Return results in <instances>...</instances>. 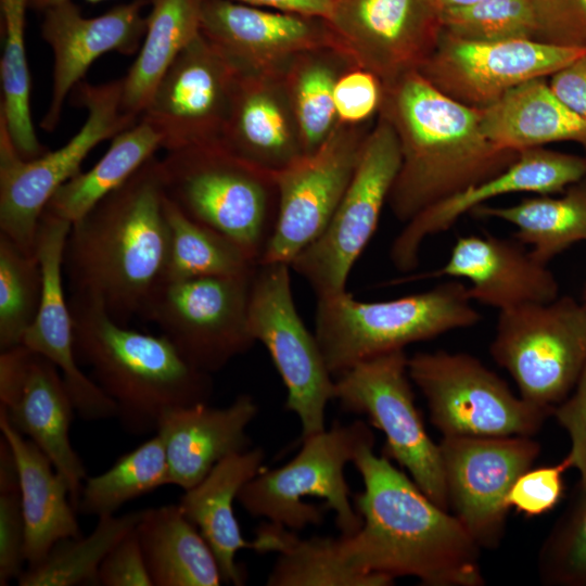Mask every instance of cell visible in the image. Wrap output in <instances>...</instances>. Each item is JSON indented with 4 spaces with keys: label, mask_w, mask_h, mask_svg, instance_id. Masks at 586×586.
<instances>
[{
    "label": "cell",
    "mask_w": 586,
    "mask_h": 586,
    "mask_svg": "<svg viewBox=\"0 0 586 586\" xmlns=\"http://www.w3.org/2000/svg\"><path fill=\"white\" fill-rule=\"evenodd\" d=\"M324 22L335 46L383 85L419 71L443 34L433 0H334Z\"/></svg>",
    "instance_id": "cell-17"
},
{
    "label": "cell",
    "mask_w": 586,
    "mask_h": 586,
    "mask_svg": "<svg viewBox=\"0 0 586 586\" xmlns=\"http://www.w3.org/2000/svg\"><path fill=\"white\" fill-rule=\"evenodd\" d=\"M143 510L100 517L88 536L80 535L58 542L40 562L22 572L17 578L18 585H98V571L103 559L137 526Z\"/></svg>",
    "instance_id": "cell-39"
},
{
    "label": "cell",
    "mask_w": 586,
    "mask_h": 586,
    "mask_svg": "<svg viewBox=\"0 0 586 586\" xmlns=\"http://www.w3.org/2000/svg\"><path fill=\"white\" fill-rule=\"evenodd\" d=\"M581 144L586 149V137L582 140Z\"/></svg>",
    "instance_id": "cell-54"
},
{
    "label": "cell",
    "mask_w": 586,
    "mask_h": 586,
    "mask_svg": "<svg viewBox=\"0 0 586 586\" xmlns=\"http://www.w3.org/2000/svg\"><path fill=\"white\" fill-rule=\"evenodd\" d=\"M443 31L471 41L536 40L533 0H482L441 12Z\"/></svg>",
    "instance_id": "cell-42"
},
{
    "label": "cell",
    "mask_w": 586,
    "mask_h": 586,
    "mask_svg": "<svg viewBox=\"0 0 586 586\" xmlns=\"http://www.w3.org/2000/svg\"><path fill=\"white\" fill-rule=\"evenodd\" d=\"M334 399L344 411L366 415L385 436L382 455L449 510L440 445L429 436L416 407L405 349L367 359L337 375Z\"/></svg>",
    "instance_id": "cell-12"
},
{
    "label": "cell",
    "mask_w": 586,
    "mask_h": 586,
    "mask_svg": "<svg viewBox=\"0 0 586 586\" xmlns=\"http://www.w3.org/2000/svg\"><path fill=\"white\" fill-rule=\"evenodd\" d=\"M538 572L545 584L586 586V484L542 546Z\"/></svg>",
    "instance_id": "cell-43"
},
{
    "label": "cell",
    "mask_w": 586,
    "mask_h": 586,
    "mask_svg": "<svg viewBox=\"0 0 586 586\" xmlns=\"http://www.w3.org/2000/svg\"><path fill=\"white\" fill-rule=\"evenodd\" d=\"M0 411L64 476L76 509L87 471L69 440L76 410L56 366L24 344L1 351Z\"/></svg>",
    "instance_id": "cell-20"
},
{
    "label": "cell",
    "mask_w": 586,
    "mask_h": 586,
    "mask_svg": "<svg viewBox=\"0 0 586 586\" xmlns=\"http://www.w3.org/2000/svg\"><path fill=\"white\" fill-rule=\"evenodd\" d=\"M239 74L201 33L166 71L139 119L165 151L220 143Z\"/></svg>",
    "instance_id": "cell-16"
},
{
    "label": "cell",
    "mask_w": 586,
    "mask_h": 586,
    "mask_svg": "<svg viewBox=\"0 0 586 586\" xmlns=\"http://www.w3.org/2000/svg\"><path fill=\"white\" fill-rule=\"evenodd\" d=\"M481 129L496 148L521 153L557 141L581 143L586 119L563 104L544 78H535L481 109Z\"/></svg>",
    "instance_id": "cell-30"
},
{
    "label": "cell",
    "mask_w": 586,
    "mask_h": 586,
    "mask_svg": "<svg viewBox=\"0 0 586 586\" xmlns=\"http://www.w3.org/2000/svg\"><path fill=\"white\" fill-rule=\"evenodd\" d=\"M585 53L586 48L532 39L471 41L443 31L437 47L418 72L451 99L484 109L510 89L551 76Z\"/></svg>",
    "instance_id": "cell-19"
},
{
    "label": "cell",
    "mask_w": 586,
    "mask_h": 586,
    "mask_svg": "<svg viewBox=\"0 0 586 586\" xmlns=\"http://www.w3.org/2000/svg\"><path fill=\"white\" fill-rule=\"evenodd\" d=\"M373 446L362 447L353 461L364 491L354 497L360 528L341 535L351 562L371 574L413 576L429 586L484 585L481 547L462 523Z\"/></svg>",
    "instance_id": "cell-1"
},
{
    "label": "cell",
    "mask_w": 586,
    "mask_h": 586,
    "mask_svg": "<svg viewBox=\"0 0 586 586\" xmlns=\"http://www.w3.org/2000/svg\"><path fill=\"white\" fill-rule=\"evenodd\" d=\"M489 351L522 398L553 410L586 365V303L558 296L499 311Z\"/></svg>",
    "instance_id": "cell-9"
},
{
    "label": "cell",
    "mask_w": 586,
    "mask_h": 586,
    "mask_svg": "<svg viewBox=\"0 0 586 586\" xmlns=\"http://www.w3.org/2000/svg\"><path fill=\"white\" fill-rule=\"evenodd\" d=\"M71 227L72 222L47 212L40 218L36 254L42 271V296L22 344L56 366L81 419L116 418L115 403L82 372L75 353L73 318L63 284L64 247Z\"/></svg>",
    "instance_id": "cell-23"
},
{
    "label": "cell",
    "mask_w": 586,
    "mask_h": 586,
    "mask_svg": "<svg viewBox=\"0 0 586 586\" xmlns=\"http://www.w3.org/2000/svg\"><path fill=\"white\" fill-rule=\"evenodd\" d=\"M291 266L258 264L252 278L249 326L281 377L285 408L301 423V441L326 430V408L334 399V380L319 344L300 317L291 288Z\"/></svg>",
    "instance_id": "cell-13"
},
{
    "label": "cell",
    "mask_w": 586,
    "mask_h": 586,
    "mask_svg": "<svg viewBox=\"0 0 586 586\" xmlns=\"http://www.w3.org/2000/svg\"><path fill=\"white\" fill-rule=\"evenodd\" d=\"M586 176V157L535 148L522 151L504 171L423 209L393 240L390 259L403 272L419 264L423 242L451 228L464 214L511 193L553 194Z\"/></svg>",
    "instance_id": "cell-24"
},
{
    "label": "cell",
    "mask_w": 586,
    "mask_h": 586,
    "mask_svg": "<svg viewBox=\"0 0 586 586\" xmlns=\"http://www.w3.org/2000/svg\"><path fill=\"white\" fill-rule=\"evenodd\" d=\"M1 435L8 442L17 468L25 521V559L28 566L40 562L60 540L81 535L69 486L50 459L21 434L0 411Z\"/></svg>",
    "instance_id": "cell-28"
},
{
    "label": "cell",
    "mask_w": 586,
    "mask_h": 586,
    "mask_svg": "<svg viewBox=\"0 0 586 586\" xmlns=\"http://www.w3.org/2000/svg\"><path fill=\"white\" fill-rule=\"evenodd\" d=\"M408 373L443 436H531L552 413L515 396L502 379L467 353H416L408 357Z\"/></svg>",
    "instance_id": "cell-10"
},
{
    "label": "cell",
    "mask_w": 586,
    "mask_h": 586,
    "mask_svg": "<svg viewBox=\"0 0 586 586\" xmlns=\"http://www.w3.org/2000/svg\"><path fill=\"white\" fill-rule=\"evenodd\" d=\"M25 521L17 468L13 453L0 436V585L18 578L24 571Z\"/></svg>",
    "instance_id": "cell-44"
},
{
    "label": "cell",
    "mask_w": 586,
    "mask_h": 586,
    "mask_svg": "<svg viewBox=\"0 0 586 586\" xmlns=\"http://www.w3.org/2000/svg\"><path fill=\"white\" fill-rule=\"evenodd\" d=\"M570 469L564 459L557 464L527 469L513 483L508 505L526 517H537L552 510L564 492V472Z\"/></svg>",
    "instance_id": "cell-46"
},
{
    "label": "cell",
    "mask_w": 586,
    "mask_h": 586,
    "mask_svg": "<svg viewBox=\"0 0 586 586\" xmlns=\"http://www.w3.org/2000/svg\"><path fill=\"white\" fill-rule=\"evenodd\" d=\"M482 0H433L441 12L472 5Z\"/></svg>",
    "instance_id": "cell-52"
},
{
    "label": "cell",
    "mask_w": 586,
    "mask_h": 586,
    "mask_svg": "<svg viewBox=\"0 0 586 586\" xmlns=\"http://www.w3.org/2000/svg\"><path fill=\"white\" fill-rule=\"evenodd\" d=\"M28 8L29 0H0L3 34L0 120L18 154L27 161L49 151L38 140L31 117V79L25 50V16Z\"/></svg>",
    "instance_id": "cell-38"
},
{
    "label": "cell",
    "mask_w": 586,
    "mask_h": 586,
    "mask_svg": "<svg viewBox=\"0 0 586 586\" xmlns=\"http://www.w3.org/2000/svg\"><path fill=\"white\" fill-rule=\"evenodd\" d=\"M264 458L259 447L227 456L201 482L184 491L178 502L213 549L224 582L232 585L244 582L235 561L238 551L253 549V543L241 533L233 502L241 488L263 469Z\"/></svg>",
    "instance_id": "cell-29"
},
{
    "label": "cell",
    "mask_w": 586,
    "mask_h": 586,
    "mask_svg": "<svg viewBox=\"0 0 586 586\" xmlns=\"http://www.w3.org/2000/svg\"><path fill=\"white\" fill-rule=\"evenodd\" d=\"M220 144L271 173L305 154L283 73L239 74Z\"/></svg>",
    "instance_id": "cell-26"
},
{
    "label": "cell",
    "mask_w": 586,
    "mask_h": 586,
    "mask_svg": "<svg viewBox=\"0 0 586 586\" xmlns=\"http://www.w3.org/2000/svg\"><path fill=\"white\" fill-rule=\"evenodd\" d=\"M384 85L372 72L353 65L339 77L334 88V106L339 124L361 126L379 115Z\"/></svg>",
    "instance_id": "cell-45"
},
{
    "label": "cell",
    "mask_w": 586,
    "mask_h": 586,
    "mask_svg": "<svg viewBox=\"0 0 586 586\" xmlns=\"http://www.w3.org/2000/svg\"><path fill=\"white\" fill-rule=\"evenodd\" d=\"M467 284L453 279L388 301L362 302L347 291L317 297L315 336L334 377L367 359L479 323Z\"/></svg>",
    "instance_id": "cell-5"
},
{
    "label": "cell",
    "mask_w": 586,
    "mask_h": 586,
    "mask_svg": "<svg viewBox=\"0 0 586 586\" xmlns=\"http://www.w3.org/2000/svg\"><path fill=\"white\" fill-rule=\"evenodd\" d=\"M258 407L249 394L226 407L208 403L165 411L157 424L169 468L170 485L187 491L227 456L250 448L246 429Z\"/></svg>",
    "instance_id": "cell-27"
},
{
    "label": "cell",
    "mask_w": 586,
    "mask_h": 586,
    "mask_svg": "<svg viewBox=\"0 0 586 586\" xmlns=\"http://www.w3.org/2000/svg\"><path fill=\"white\" fill-rule=\"evenodd\" d=\"M400 163L397 135L391 123L379 114L330 221L290 264L317 297L346 291L349 272L378 227Z\"/></svg>",
    "instance_id": "cell-11"
},
{
    "label": "cell",
    "mask_w": 586,
    "mask_h": 586,
    "mask_svg": "<svg viewBox=\"0 0 586 586\" xmlns=\"http://www.w3.org/2000/svg\"><path fill=\"white\" fill-rule=\"evenodd\" d=\"M66 1V0H29V8L43 11L47 8L54 5L59 2ZM89 2H99L103 0H86Z\"/></svg>",
    "instance_id": "cell-53"
},
{
    "label": "cell",
    "mask_w": 586,
    "mask_h": 586,
    "mask_svg": "<svg viewBox=\"0 0 586 586\" xmlns=\"http://www.w3.org/2000/svg\"><path fill=\"white\" fill-rule=\"evenodd\" d=\"M68 303L78 362L115 403L127 433L156 432L165 411L208 403L211 374L192 366L167 336L130 329L90 301L71 296Z\"/></svg>",
    "instance_id": "cell-4"
},
{
    "label": "cell",
    "mask_w": 586,
    "mask_h": 586,
    "mask_svg": "<svg viewBox=\"0 0 586 586\" xmlns=\"http://www.w3.org/2000/svg\"><path fill=\"white\" fill-rule=\"evenodd\" d=\"M252 543L256 552L279 553L268 586H387L394 581L354 565L341 536L300 538L294 531L269 522L255 531Z\"/></svg>",
    "instance_id": "cell-32"
},
{
    "label": "cell",
    "mask_w": 586,
    "mask_h": 586,
    "mask_svg": "<svg viewBox=\"0 0 586 586\" xmlns=\"http://www.w3.org/2000/svg\"><path fill=\"white\" fill-rule=\"evenodd\" d=\"M149 4V0H131L95 17L84 16L73 0L43 10L40 33L53 53L52 95L40 123L43 130L56 128L66 98L97 59L107 52L131 55L139 51Z\"/></svg>",
    "instance_id": "cell-22"
},
{
    "label": "cell",
    "mask_w": 586,
    "mask_h": 586,
    "mask_svg": "<svg viewBox=\"0 0 586 586\" xmlns=\"http://www.w3.org/2000/svg\"><path fill=\"white\" fill-rule=\"evenodd\" d=\"M201 33L241 74H282L298 54L336 47L324 20L233 0H203Z\"/></svg>",
    "instance_id": "cell-21"
},
{
    "label": "cell",
    "mask_w": 586,
    "mask_h": 586,
    "mask_svg": "<svg viewBox=\"0 0 586 586\" xmlns=\"http://www.w3.org/2000/svg\"><path fill=\"white\" fill-rule=\"evenodd\" d=\"M42 271L28 255L0 233V349L22 344L35 320L42 296Z\"/></svg>",
    "instance_id": "cell-41"
},
{
    "label": "cell",
    "mask_w": 586,
    "mask_h": 586,
    "mask_svg": "<svg viewBox=\"0 0 586 586\" xmlns=\"http://www.w3.org/2000/svg\"><path fill=\"white\" fill-rule=\"evenodd\" d=\"M149 1L151 9L141 47L122 78V110L137 119L166 71L201 34L203 0Z\"/></svg>",
    "instance_id": "cell-33"
},
{
    "label": "cell",
    "mask_w": 586,
    "mask_h": 586,
    "mask_svg": "<svg viewBox=\"0 0 586 586\" xmlns=\"http://www.w3.org/2000/svg\"><path fill=\"white\" fill-rule=\"evenodd\" d=\"M165 196L186 216L241 245L258 264L278 213L273 174L220 143L166 151L160 158Z\"/></svg>",
    "instance_id": "cell-6"
},
{
    "label": "cell",
    "mask_w": 586,
    "mask_h": 586,
    "mask_svg": "<svg viewBox=\"0 0 586 586\" xmlns=\"http://www.w3.org/2000/svg\"><path fill=\"white\" fill-rule=\"evenodd\" d=\"M431 277L466 280L472 302L499 311L549 303L559 296V284L548 264L535 258L514 237H459L447 262Z\"/></svg>",
    "instance_id": "cell-25"
},
{
    "label": "cell",
    "mask_w": 586,
    "mask_h": 586,
    "mask_svg": "<svg viewBox=\"0 0 586 586\" xmlns=\"http://www.w3.org/2000/svg\"><path fill=\"white\" fill-rule=\"evenodd\" d=\"M253 276L163 280L141 317L157 324L192 366L212 374L255 343L249 326Z\"/></svg>",
    "instance_id": "cell-14"
},
{
    "label": "cell",
    "mask_w": 586,
    "mask_h": 586,
    "mask_svg": "<svg viewBox=\"0 0 586 586\" xmlns=\"http://www.w3.org/2000/svg\"><path fill=\"white\" fill-rule=\"evenodd\" d=\"M168 247L160 158L153 155L72 224L63 258L71 296L127 324L164 280Z\"/></svg>",
    "instance_id": "cell-2"
},
{
    "label": "cell",
    "mask_w": 586,
    "mask_h": 586,
    "mask_svg": "<svg viewBox=\"0 0 586 586\" xmlns=\"http://www.w3.org/2000/svg\"><path fill=\"white\" fill-rule=\"evenodd\" d=\"M243 4L326 20L334 0H233Z\"/></svg>",
    "instance_id": "cell-51"
},
{
    "label": "cell",
    "mask_w": 586,
    "mask_h": 586,
    "mask_svg": "<svg viewBox=\"0 0 586 586\" xmlns=\"http://www.w3.org/2000/svg\"><path fill=\"white\" fill-rule=\"evenodd\" d=\"M379 114L391 123L400 145L402 163L387 204L403 222L498 175L520 155L487 140L481 109L446 95L418 71L384 85Z\"/></svg>",
    "instance_id": "cell-3"
},
{
    "label": "cell",
    "mask_w": 586,
    "mask_h": 586,
    "mask_svg": "<svg viewBox=\"0 0 586 586\" xmlns=\"http://www.w3.org/2000/svg\"><path fill=\"white\" fill-rule=\"evenodd\" d=\"M536 40L586 48V0H533Z\"/></svg>",
    "instance_id": "cell-47"
},
{
    "label": "cell",
    "mask_w": 586,
    "mask_h": 586,
    "mask_svg": "<svg viewBox=\"0 0 586 586\" xmlns=\"http://www.w3.org/2000/svg\"><path fill=\"white\" fill-rule=\"evenodd\" d=\"M438 445L449 508L481 548L498 547L508 495L532 468L539 444L531 436H443Z\"/></svg>",
    "instance_id": "cell-18"
},
{
    "label": "cell",
    "mask_w": 586,
    "mask_h": 586,
    "mask_svg": "<svg viewBox=\"0 0 586 586\" xmlns=\"http://www.w3.org/2000/svg\"><path fill=\"white\" fill-rule=\"evenodd\" d=\"M158 149H162L158 135L139 119L112 139L110 148L93 167L62 184L44 212L75 222L125 183Z\"/></svg>",
    "instance_id": "cell-35"
},
{
    "label": "cell",
    "mask_w": 586,
    "mask_h": 586,
    "mask_svg": "<svg viewBox=\"0 0 586 586\" xmlns=\"http://www.w3.org/2000/svg\"><path fill=\"white\" fill-rule=\"evenodd\" d=\"M123 79L100 85L80 81L72 91L87 111L80 129L55 151L24 160L0 120V233L28 255H36L40 218L54 192L81 171L87 155L139 119L122 110Z\"/></svg>",
    "instance_id": "cell-7"
},
{
    "label": "cell",
    "mask_w": 586,
    "mask_h": 586,
    "mask_svg": "<svg viewBox=\"0 0 586 586\" xmlns=\"http://www.w3.org/2000/svg\"><path fill=\"white\" fill-rule=\"evenodd\" d=\"M364 126L337 124L317 150L272 173L278 213L259 264L290 265L323 231L356 169L368 133Z\"/></svg>",
    "instance_id": "cell-15"
},
{
    "label": "cell",
    "mask_w": 586,
    "mask_h": 586,
    "mask_svg": "<svg viewBox=\"0 0 586 586\" xmlns=\"http://www.w3.org/2000/svg\"><path fill=\"white\" fill-rule=\"evenodd\" d=\"M135 528L103 559L98 571V585L153 586Z\"/></svg>",
    "instance_id": "cell-49"
},
{
    "label": "cell",
    "mask_w": 586,
    "mask_h": 586,
    "mask_svg": "<svg viewBox=\"0 0 586 586\" xmlns=\"http://www.w3.org/2000/svg\"><path fill=\"white\" fill-rule=\"evenodd\" d=\"M548 85L563 104L586 119V53L553 73Z\"/></svg>",
    "instance_id": "cell-50"
},
{
    "label": "cell",
    "mask_w": 586,
    "mask_h": 586,
    "mask_svg": "<svg viewBox=\"0 0 586 586\" xmlns=\"http://www.w3.org/2000/svg\"><path fill=\"white\" fill-rule=\"evenodd\" d=\"M570 437V450L563 458L569 468L579 473V484H586V365L572 392L552 410Z\"/></svg>",
    "instance_id": "cell-48"
},
{
    "label": "cell",
    "mask_w": 586,
    "mask_h": 586,
    "mask_svg": "<svg viewBox=\"0 0 586 586\" xmlns=\"http://www.w3.org/2000/svg\"><path fill=\"white\" fill-rule=\"evenodd\" d=\"M170 485L169 468L161 437L144 441L122 455L106 471L86 477L76 511L85 515L115 514L126 502Z\"/></svg>",
    "instance_id": "cell-40"
},
{
    "label": "cell",
    "mask_w": 586,
    "mask_h": 586,
    "mask_svg": "<svg viewBox=\"0 0 586 586\" xmlns=\"http://www.w3.org/2000/svg\"><path fill=\"white\" fill-rule=\"evenodd\" d=\"M169 231L164 280L253 275L258 262L225 234L186 216L165 196Z\"/></svg>",
    "instance_id": "cell-37"
},
{
    "label": "cell",
    "mask_w": 586,
    "mask_h": 586,
    "mask_svg": "<svg viewBox=\"0 0 586 586\" xmlns=\"http://www.w3.org/2000/svg\"><path fill=\"white\" fill-rule=\"evenodd\" d=\"M471 214L512 225L513 237L530 246L535 258L549 264L573 244L586 241V176L559 198L536 194L508 206L481 205Z\"/></svg>",
    "instance_id": "cell-34"
},
{
    "label": "cell",
    "mask_w": 586,
    "mask_h": 586,
    "mask_svg": "<svg viewBox=\"0 0 586 586\" xmlns=\"http://www.w3.org/2000/svg\"><path fill=\"white\" fill-rule=\"evenodd\" d=\"M136 533L153 586H218V560L178 504L143 510Z\"/></svg>",
    "instance_id": "cell-31"
},
{
    "label": "cell",
    "mask_w": 586,
    "mask_h": 586,
    "mask_svg": "<svg viewBox=\"0 0 586 586\" xmlns=\"http://www.w3.org/2000/svg\"><path fill=\"white\" fill-rule=\"evenodd\" d=\"M370 444H374V435L364 421H336L329 430L302 440L301 450L288 463L262 469L241 488L238 501L252 517L298 532L322 523L323 510L304 500L319 497L334 511L342 535L354 534L362 521L352 506L344 472Z\"/></svg>",
    "instance_id": "cell-8"
},
{
    "label": "cell",
    "mask_w": 586,
    "mask_h": 586,
    "mask_svg": "<svg viewBox=\"0 0 586 586\" xmlns=\"http://www.w3.org/2000/svg\"><path fill=\"white\" fill-rule=\"evenodd\" d=\"M353 65L339 47H322L298 54L283 72L305 154L317 150L337 126L334 88Z\"/></svg>",
    "instance_id": "cell-36"
}]
</instances>
